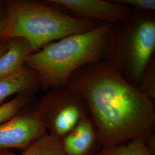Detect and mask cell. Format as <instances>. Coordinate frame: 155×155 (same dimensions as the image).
Wrapping results in <instances>:
<instances>
[{
  "label": "cell",
  "mask_w": 155,
  "mask_h": 155,
  "mask_svg": "<svg viewBox=\"0 0 155 155\" xmlns=\"http://www.w3.org/2000/svg\"><path fill=\"white\" fill-rule=\"evenodd\" d=\"M66 86L86 101L102 148L154 133L155 101L128 82L116 64L104 59L84 66Z\"/></svg>",
  "instance_id": "cell-1"
},
{
  "label": "cell",
  "mask_w": 155,
  "mask_h": 155,
  "mask_svg": "<svg viewBox=\"0 0 155 155\" xmlns=\"http://www.w3.org/2000/svg\"><path fill=\"white\" fill-rule=\"evenodd\" d=\"M113 26L100 23L91 30L52 42L29 54L25 66L36 72L41 88L66 86L79 69L105 58Z\"/></svg>",
  "instance_id": "cell-2"
},
{
  "label": "cell",
  "mask_w": 155,
  "mask_h": 155,
  "mask_svg": "<svg viewBox=\"0 0 155 155\" xmlns=\"http://www.w3.org/2000/svg\"><path fill=\"white\" fill-rule=\"evenodd\" d=\"M6 4V40L25 39L33 52L70 35L91 30L101 23L71 16L46 2L16 0Z\"/></svg>",
  "instance_id": "cell-3"
},
{
  "label": "cell",
  "mask_w": 155,
  "mask_h": 155,
  "mask_svg": "<svg viewBox=\"0 0 155 155\" xmlns=\"http://www.w3.org/2000/svg\"><path fill=\"white\" fill-rule=\"evenodd\" d=\"M155 50V15L133 9L129 18L113 26L104 59L116 64L123 77L138 88Z\"/></svg>",
  "instance_id": "cell-4"
},
{
  "label": "cell",
  "mask_w": 155,
  "mask_h": 155,
  "mask_svg": "<svg viewBox=\"0 0 155 155\" xmlns=\"http://www.w3.org/2000/svg\"><path fill=\"white\" fill-rule=\"evenodd\" d=\"M36 109L47 133L57 140L90 115L85 100L67 86L51 89L41 98Z\"/></svg>",
  "instance_id": "cell-5"
},
{
  "label": "cell",
  "mask_w": 155,
  "mask_h": 155,
  "mask_svg": "<svg viewBox=\"0 0 155 155\" xmlns=\"http://www.w3.org/2000/svg\"><path fill=\"white\" fill-rule=\"evenodd\" d=\"M46 134L36 108L26 109L0 124V150L16 148L24 151Z\"/></svg>",
  "instance_id": "cell-6"
},
{
  "label": "cell",
  "mask_w": 155,
  "mask_h": 155,
  "mask_svg": "<svg viewBox=\"0 0 155 155\" xmlns=\"http://www.w3.org/2000/svg\"><path fill=\"white\" fill-rule=\"evenodd\" d=\"M50 3L72 12L74 16L113 25L129 18L133 9L114 1L51 0Z\"/></svg>",
  "instance_id": "cell-7"
},
{
  "label": "cell",
  "mask_w": 155,
  "mask_h": 155,
  "mask_svg": "<svg viewBox=\"0 0 155 155\" xmlns=\"http://www.w3.org/2000/svg\"><path fill=\"white\" fill-rule=\"evenodd\" d=\"M58 140L66 155H97L102 148L99 134L90 116L84 117Z\"/></svg>",
  "instance_id": "cell-8"
},
{
  "label": "cell",
  "mask_w": 155,
  "mask_h": 155,
  "mask_svg": "<svg viewBox=\"0 0 155 155\" xmlns=\"http://www.w3.org/2000/svg\"><path fill=\"white\" fill-rule=\"evenodd\" d=\"M33 52L26 40L10 39L7 50L0 56V79L11 77L20 72L25 67L27 57Z\"/></svg>",
  "instance_id": "cell-9"
},
{
  "label": "cell",
  "mask_w": 155,
  "mask_h": 155,
  "mask_svg": "<svg viewBox=\"0 0 155 155\" xmlns=\"http://www.w3.org/2000/svg\"><path fill=\"white\" fill-rule=\"evenodd\" d=\"M39 87L40 83L36 72L25 66L16 75L0 79V105L12 95L36 91Z\"/></svg>",
  "instance_id": "cell-10"
},
{
  "label": "cell",
  "mask_w": 155,
  "mask_h": 155,
  "mask_svg": "<svg viewBox=\"0 0 155 155\" xmlns=\"http://www.w3.org/2000/svg\"><path fill=\"white\" fill-rule=\"evenodd\" d=\"M97 155H155L147 144L145 139H134L125 144L102 148Z\"/></svg>",
  "instance_id": "cell-11"
},
{
  "label": "cell",
  "mask_w": 155,
  "mask_h": 155,
  "mask_svg": "<svg viewBox=\"0 0 155 155\" xmlns=\"http://www.w3.org/2000/svg\"><path fill=\"white\" fill-rule=\"evenodd\" d=\"M36 91L17 94L12 100L0 105V124L8 121L28 109Z\"/></svg>",
  "instance_id": "cell-12"
},
{
  "label": "cell",
  "mask_w": 155,
  "mask_h": 155,
  "mask_svg": "<svg viewBox=\"0 0 155 155\" xmlns=\"http://www.w3.org/2000/svg\"><path fill=\"white\" fill-rule=\"evenodd\" d=\"M24 155H66L58 140L48 133L24 150Z\"/></svg>",
  "instance_id": "cell-13"
},
{
  "label": "cell",
  "mask_w": 155,
  "mask_h": 155,
  "mask_svg": "<svg viewBox=\"0 0 155 155\" xmlns=\"http://www.w3.org/2000/svg\"><path fill=\"white\" fill-rule=\"evenodd\" d=\"M139 90L155 100V61L153 58L144 73L139 86Z\"/></svg>",
  "instance_id": "cell-14"
},
{
  "label": "cell",
  "mask_w": 155,
  "mask_h": 155,
  "mask_svg": "<svg viewBox=\"0 0 155 155\" xmlns=\"http://www.w3.org/2000/svg\"><path fill=\"white\" fill-rule=\"evenodd\" d=\"M135 10L143 12H153L155 9V0H114Z\"/></svg>",
  "instance_id": "cell-15"
},
{
  "label": "cell",
  "mask_w": 155,
  "mask_h": 155,
  "mask_svg": "<svg viewBox=\"0 0 155 155\" xmlns=\"http://www.w3.org/2000/svg\"><path fill=\"white\" fill-rule=\"evenodd\" d=\"M8 20V8L6 2H0V43L6 40L5 34Z\"/></svg>",
  "instance_id": "cell-16"
},
{
  "label": "cell",
  "mask_w": 155,
  "mask_h": 155,
  "mask_svg": "<svg viewBox=\"0 0 155 155\" xmlns=\"http://www.w3.org/2000/svg\"><path fill=\"white\" fill-rule=\"evenodd\" d=\"M9 43V40H6L0 43V56L2 55L6 50H7L8 47Z\"/></svg>",
  "instance_id": "cell-17"
},
{
  "label": "cell",
  "mask_w": 155,
  "mask_h": 155,
  "mask_svg": "<svg viewBox=\"0 0 155 155\" xmlns=\"http://www.w3.org/2000/svg\"><path fill=\"white\" fill-rule=\"evenodd\" d=\"M0 155H24L23 153H17L10 150H0Z\"/></svg>",
  "instance_id": "cell-18"
}]
</instances>
